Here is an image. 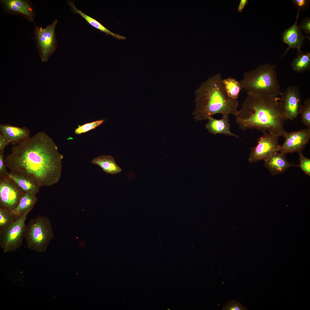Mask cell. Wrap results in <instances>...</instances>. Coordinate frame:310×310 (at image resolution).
Listing matches in <instances>:
<instances>
[{"mask_svg":"<svg viewBox=\"0 0 310 310\" xmlns=\"http://www.w3.org/2000/svg\"><path fill=\"white\" fill-rule=\"evenodd\" d=\"M195 109L192 114L196 121L205 120L216 114L235 116L238 101L227 95L221 74L217 73L202 82L195 91Z\"/></svg>","mask_w":310,"mask_h":310,"instance_id":"obj_3","label":"cell"},{"mask_svg":"<svg viewBox=\"0 0 310 310\" xmlns=\"http://www.w3.org/2000/svg\"><path fill=\"white\" fill-rule=\"evenodd\" d=\"M53 237L50 220L46 217L38 216L31 219L26 226L24 237L28 247L32 250L45 251Z\"/></svg>","mask_w":310,"mask_h":310,"instance_id":"obj_5","label":"cell"},{"mask_svg":"<svg viewBox=\"0 0 310 310\" xmlns=\"http://www.w3.org/2000/svg\"><path fill=\"white\" fill-rule=\"evenodd\" d=\"M91 162L98 165L107 174L115 175L121 172L122 169L116 163L114 158L108 155H101L93 159Z\"/></svg>","mask_w":310,"mask_h":310,"instance_id":"obj_19","label":"cell"},{"mask_svg":"<svg viewBox=\"0 0 310 310\" xmlns=\"http://www.w3.org/2000/svg\"><path fill=\"white\" fill-rule=\"evenodd\" d=\"M292 2L298 11L305 10L309 6L310 1L307 0H293Z\"/></svg>","mask_w":310,"mask_h":310,"instance_id":"obj_28","label":"cell"},{"mask_svg":"<svg viewBox=\"0 0 310 310\" xmlns=\"http://www.w3.org/2000/svg\"><path fill=\"white\" fill-rule=\"evenodd\" d=\"M25 192L7 175L0 177V208L12 212Z\"/></svg>","mask_w":310,"mask_h":310,"instance_id":"obj_8","label":"cell"},{"mask_svg":"<svg viewBox=\"0 0 310 310\" xmlns=\"http://www.w3.org/2000/svg\"><path fill=\"white\" fill-rule=\"evenodd\" d=\"M279 94L280 106L288 119L293 120L300 114L302 106L299 87L290 86Z\"/></svg>","mask_w":310,"mask_h":310,"instance_id":"obj_10","label":"cell"},{"mask_svg":"<svg viewBox=\"0 0 310 310\" xmlns=\"http://www.w3.org/2000/svg\"><path fill=\"white\" fill-rule=\"evenodd\" d=\"M0 135L12 145H16L30 137V131L26 127H19L9 124L0 125Z\"/></svg>","mask_w":310,"mask_h":310,"instance_id":"obj_13","label":"cell"},{"mask_svg":"<svg viewBox=\"0 0 310 310\" xmlns=\"http://www.w3.org/2000/svg\"><path fill=\"white\" fill-rule=\"evenodd\" d=\"M285 140L281 146L280 153L286 154L296 152L302 153L310 139V129L287 132Z\"/></svg>","mask_w":310,"mask_h":310,"instance_id":"obj_11","label":"cell"},{"mask_svg":"<svg viewBox=\"0 0 310 310\" xmlns=\"http://www.w3.org/2000/svg\"><path fill=\"white\" fill-rule=\"evenodd\" d=\"M299 166L306 175L310 176V159L305 157L302 153L299 154Z\"/></svg>","mask_w":310,"mask_h":310,"instance_id":"obj_26","label":"cell"},{"mask_svg":"<svg viewBox=\"0 0 310 310\" xmlns=\"http://www.w3.org/2000/svg\"><path fill=\"white\" fill-rule=\"evenodd\" d=\"M263 133L258 138L257 145L251 148L249 158L250 162L264 160L280 150L278 143L279 136L267 131Z\"/></svg>","mask_w":310,"mask_h":310,"instance_id":"obj_9","label":"cell"},{"mask_svg":"<svg viewBox=\"0 0 310 310\" xmlns=\"http://www.w3.org/2000/svg\"><path fill=\"white\" fill-rule=\"evenodd\" d=\"M36 194L35 193L32 192H25L12 213L18 217L28 214L32 210L38 201Z\"/></svg>","mask_w":310,"mask_h":310,"instance_id":"obj_18","label":"cell"},{"mask_svg":"<svg viewBox=\"0 0 310 310\" xmlns=\"http://www.w3.org/2000/svg\"><path fill=\"white\" fill-rule=\"evenodd\" d=\"M276 95L247 92L241 108L235 116L241 130L256 129L285 137L284 124L288 120Z\"/></svg>","mask_w":310,"mask_h":310,"instance_id":"obj_2","label":"cell"},{"mask_svg":"<svg viewBox=\"0 0 310 310\" xmlns=\"http://www.w3.org/2000/svg\"><path fill=\"white\" fill-rule=\"evenodd\" d=\"M63 158L52 139L41 131L13 147L5 162L10 170L28 177L40 187L58 182Z\"/></svg>","mask_w":310,"mask_h":310,"instance_id":"obj_1","label":"cell"},{"mask_svg":"<svg viewBox=\"0 0 310 310\" xmlns=\"http://www.w3.org/2000/svg\"><path fill=\"white\" fill-rule=\"evenodd\" d=\"M298 27L301 31L302 30L305 34H310V18L308 17L303 19L299 25Z\"/></svg>","mask_w":310,"mask_h":310,"instance_id":"obj_29","label":"cell"},{"mask_svg":"<svg viewBox=\"0 0 310 310\" xmlns=\"http://www.w3.org/2000/svg\"><path fill=\"white\" fill-rule=\"evenodd\" d=\"M291 67L294 71L299 73L308 70L310 67V53L298 50L297 56L292 61Z\"/></svg>","mask_w":310,"mask_h":310,"instance_id":"obj_21","label":"cell"},{"mask_svg":"<svg viewBox=\"0 0 310 310\" xmlns=\"http://www.w3.org/2000/svg\"><path fill=\"white\" fill-rule=\"evenodd\" d=\"M7 176L25 192H32L37 193L40 187L34 181L20 173L10 170Z\"/></svg>","mask_w":310,"mask_h":310,"instance_id":"obj_17","label":"cell"},{"mask_svg":"<svg viewBox=\"0 0 310 310\" xmlns=\"http://www.w3.org/2000/svg\"><path fill=\"white\" fill-rule=\"evenodd\" d=\"M9 143V141L0 135V153L4 152L5 148Z\"/></svg>","mask_w":310,"mask_h":310,"instance_id":"obj_31","label":"cell"},{"mask_svg":"<svg viewBox=\"0 0 310 310\" xmlns=\"http://www.w3.org/2000/svg\"><path fill=\"white\" fill-rule=\"evenodd\" d=\"M58 21L55 19L45 28L35 25L34 36L36 45L42 62L47 61L57 47L55 28Z\"/></svg>","mask_w":310,"mask_h":310,"instance_id":"obj_7","label":"cell"},{"mask_svg":"<svg viewBox=\"0 0 310 310\" xmlns=\"http://www.w3.org/2000/svg\"><path fill=\"white\" fill-rule=\"evenodd\" d=\"M6 168L4 153H0V177L7 175L9 172Z\"/></svg>","mask_w":310,"mask_h":310,"instance_id":"obj_30","label":"cell"},{"mask_svg":"<svg viewBox=\"0 0 310 310\" xmlns=\"http://www.w3.org/2000/svg\"><path fill=\"white\" fill-rule=\"evenodd\" d=\"M299 12L298 11L294 23L288 28L285 30L282 34V41L289 46L285 50L282 57L286 54L290 48H297L298 50H300L301 47L303 43V40L305 37L302 34L297 24Z\"/></svg>","mask_w":310,"mask_h":310,"instance_id":"obj_14","label":"cell"},{"mask_svg":"<svg viewBox=\"0 0 310 310\" xmlns=\"http://www.w3.org/2000/svg\"><path fill=\"white\" fill-rule=\"evenodd\" d=\"M3 10L10 14L21 15L34 23L35 13L31 3L26 0H1Z\"/></svg>","mask_w":310,"mask_h":310,"instance_id":"obj_12","label":"cell"},{"mask_svg":"<svg viewBox=\"0 0 310 310\" xmlns=\"http://www.w3.org/2000/svg\"><path fill=\"white\" fill-rule=\"evenodd\" d=\"M264 160L265 167L274 176L284 173L292 166H299L287 161L285 154L280 152H276Z\"/></svg>","mask_w":310,"mask_h":310,"instance_id":"obj_15","label":"cell"},{"mask_svg":"<svg viewBox=\"0 0 310 310\" xmlns=\"http://www.w3.org/2000/svg\"><path fill=\"white\" fill-rule=\"evenodd\" d=\"M277 65L266 63L244 73L240 82L241 88L248 92L278 96L280 93L277 81Z\"/></svg>","mask_w":310,"mask_h":310,"instance_id":"obj_4","label":"cell"},{"mask_svg":"<svg viewBox=\"0 0 310 310\" xmlns=\"http://www.w3.org/2000/svg\"><path fill=\"white\" fill-rule=\"evenodd\" d=\"M223 82L228 96L237 100L241 88L240 82L233 78L229 77L223 80Z\"/></svg>","mask_w":310,"mask_h":310,"instance_id":"obj_22","label":"cell"},{"mask_svg":"<svg viewBox=\"0 0 310 310\" xmlns=\"http://www.w3.org/2000/svg\"><path fill=\"white\" fill-rule=\"evenodd\" d=\"M28 214L19 216L0 233V246L4 252L14 251L22 245Z\"/></svg>","mask_w":310,"mask_h":310,"instance_id":"obj_6","label":"cell"},{"mask_svg":"<svg viewBox=\"0 0 310 310\" xmlns=\"http://www.w3.org/2000/svg\"><path fill=\"white\" fill-rule=\"evenodd\" d=\"M18 217L12 212L0 208V233L8 227Z\"/></svg>","mask_w":310,"mask_h":310,"instance_id":"obj_23","label":"cell"},{"mask_svg":"<svg viewBox=\"0 0 310 310\" xmlns=\"http://www.w3.org/2000/svg\"><path fill=\"white\" fill-rule=\"evenodd\" d=\"M246 308L239 302L235 300H230L223 306V310H243Z\"/></svg>","mask_w":310,"mask_h":310,"instance_id":"obj_27","label":"cell"},{"mask_svg":"<svg viewBox=\"0 0 310 310\" xmlns=\"http://www.w3.org/2000/svg\"><path fill=\"white\" fill-rule=\"evenodd\" d=\"M67 2L73 13L80 15L92 26L99 30L100 32L106 33V35H110L117 39L125 40L126 38V37L125 36L115 33L109 30L96 20L86 14L78 9L75 6L72 1H68Z\"/></svg>","mask_w":310,"mask_h":310,"instance_id":"obj_20","label":"cell"},{"mask_svg":"<svg viewBox=\"0 0 310 310\" xmlns=\"http://www.w3.org/2000/svg\"><path fill=\"white\" fill-rule=\"evenodd\" d=\"M300 114L302 122L310 129V99L305 100L302 105Z\"/></svg>","mask_w":310,"mask_h":310,"instance_id":"obj_24","label":"cell"},{"mask_svg":"<svg viewBox=\"0 0 310 310\" xmlns=\"http://www.w3.org/2000/svg\"><path fill=\"white\" fill-rule=\"evenodd\" d=\"M248 3L247 0H241L240 1L238 7V11L239 12L242 11L243 9L244 8L245 6Z\"/></svg>","mask_w":310,"mask_h":310,"instance_id":"obj_32","label":"cell"},{"mask_svg":"<svg viewBox=\"0 0 310 310\" xmlns=\"http://www.w3.org/2000/svg\"><path fill=\"white\" fill-rule=\"evenodd\" d=\"M228 117L229 116H222L221 119H217L210 117L208 119V121L206 125V128L209 133L214 135L220 133L239 138L238 135L230 131L231 126Z\"/></svg>","mask_w":310,"mask_h":310,"instance_id":"obj_16","label":"cell"},{"mask_svg":"<svg viewBox=\"0 0 310 310\" xmlns=\"http://www.w3.org/2000/svg\"><path fill=\"white\" fill-rule=\"evenodd\" d=\"M104 120L102 119L96 121L92 122L85 123L82 125L79 126L75 129V133L77 134H80L89 131L102 124Z\"/></svg>","mask_w":310,"mask_h":310,"instance_id":"obj_25","label":"cell"}]
</instances>
